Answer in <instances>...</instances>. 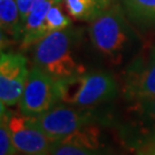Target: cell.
<instances>
[{
  "label": "cell",
  "mask_w": 155,
  "mask_h": 155,
  "mask_svg": "<svg viewBox=\"0 0 155 155\" xmlns=\"http://www.w3.org/2000/svg\"><path fill=\"white\" fill-rule=\"evenodd\" d=\"M68 14L76 21L92 22L111 6V0H63Z\"/></svg>",
  "instance_id": "cell-11"
},
{
  "label": "cell",
  "mask_w": 155,
  "mask_h": 155,
  "mask_svg": "<svg viewBox=\"0 0 155 155\" xmlns=\"http://www.w3.org/2000/svg\"><path fill=\"white\" fill-rule=\"evenodd\" d=\"M136 155H155V143H147L138 146Z\"/></svg>",
  "instance_id": "cell-18"
},
{
  "label": "cell",
  "mask_w": 155,
  "mask_h": 155,
  "mask_svg": "<svg viewBox=\"0 0 155 155\" xmlns=\"http://www.w3.org/2000/svg\"><path fill=\"white\" fill-rule=\"evenodd\" d=\"M70 24H71V20L67 15H64V13L62 12L61 2H58L51 7L46 15L44 25L45 35L47 36L51 32L63 30V29L70 27Z\"/></svg>",
  "instance_id": "cell-15"
},
{
  "label": "cell",
  "mask_w": 155,
  "mask_h": 155,
  "mask_svg": "<svg viewBox=\"0 0 155 155\" xmlns=\"http://www.w3.org/2000/svg\"><path fill=\"white\" fill-rule=\"evenodd\" d=\"M97 120L93 109L70 105H56L37 117L40 129L52 141L64 139L84 127L93 125Z\"/></svg>",
  "instance_id": "cell-5"
},
{
  "label": "cell",
  "mask_w": 155,
  "mask_h": 155,
  "mask_svg": "<svg viewBox=\"0 0 155 155\" xmlns=\"http://www.w3.org/2000/svg\"><path fill=\"white\" fill-rule=\"evenodd\" d=\"M131 22L140 29L155 28V0H123Z\"/></svg>",
  "instance_id": "cell-13"
},
{
  "label": "cell",
  "mask_w": 155,
  "mask_h": 155,
  "mask_svg": "<svg viewBox=\"0 0 155 155\" xmlns=\"http://www.w3.org/2000/svg\"><path fill=\"white\" fill-rule=\"evenodd\" d=\"M0 107V111L4 113L7 118L12 140L18 153L23 155L48 153L53 141L40 129L37 117L23 115L21 111L12 113L1 104Z\"/></svg>",
  "instance_id": "cell-7"
},
{
  "label": "cell",
  "mask_w": 155,
  "mask_h": 155,
  "mask_svg": "<svg viewBox=\"0 0 155 155\" xmlns=\"http://www.w3.org/2000/svg\"><path fill=\"white\" fill-rule=\"evenodd\" d=\"M43 1L45 0H16L17 8L20 12V17H21L23 25H24V22L27 21L29 14L33 11V8Z\"/></svg>",
  "instance_id": "cell-17"
},
{
  "label": "cell",
  "mask_w": 155,
  "mask_h": 155,
  "mask_svg": "<svg viewBox=\"0 0 155 155\" xmlns=\"http://www.w3.org/2000/svg\"><path fill=\"white\" fill-rule=\"evenodd\" d=\"M60 90L61 102L93 109L115 99L120 92V85L110 74L93 71L62 79L60 81Z\"/></svg>",
  "instance_id": "cell-3"
},
{
  "label": "cell",
  "mask_w": 155,
  "mask_h": 155,
  "mask_svg": "<svg viewBox=\"0 0 155 155\" xmlns=\"http://www.w3.org/2000/svg\"><path fill=\"white\" fill-rule=\"evenodd\" d=\"M48 153L51 155H107L100 144L84 141L74 136L53 141Z\"/></svg>",
  "instance_id": "cell-12"
},
{
  "label": "cell",
  "mask_w": 155,
  "mask_h": 155,
  "mask_svg": "<svg viewBox=\"0 0 155 155\" xmlns=\"http://www.w3.org/2000/svg\"><path fill=\"white\" fill-rule=\"evenodd\" d=\"M15 155H23V154H21V153H17V154H15Z\"/></svg>",
  "instance_id": "cell-21"
},
{
  "label": "cell",
  "mask_w": 155,
  "mask_h": 155,
  "mask_svg": "<svg viewBox=\"0 0 155 155\" xmlns=\"http://www.w3.org/2000/svg\"><path fill=\"white\" fill-rule=\"evenodd\" d=\"M62 1L63 0H45L33 8L23 25V35L21 39L23 47L36 45L46 36L44 30L46 15L52 6Z\"/></svg>",
  "instance_id": "cell-9"
},
{
  "label": "cell",
  "mask_w": 155,
  "mask_h": 155,
  "mask_svg": "<svg viewBox=\"0 0 155 155\" xmlns=\"http://www.w3.org/2000/svg\"><path fill=\"white\" fill-rule=\"evenodd\" d=\"M37 155H51L50 153H40V154H37Z\"/></svg>",
  "instance_id": "cell-20"
},
{
  "label": "cell",
  "mask_w": 155,
  "mask_h": 155,
  "mask_svg": "<svg viewBox=\"0 0 155 155\" xmlns=\"http://www.w3.org/2000/svg\"><path fill=\"white\" fill-rule=\"evenodd\" d=\"M27 59L21 54L5 53L0 55V104L12 107L20 102L28 81Z\"/></svg>",
  "instance_id": "cell-8"
},
{
  "label": "cell",
  "mask_w": 155,
  "mask_h": 155,
  "mask_svg": "<svg viewBox=\"0 0 155 155\" xmlns=\"http://www.w3.org/2000/svg\"><path fill=\"white\" fill-rule=\"evenodd\" d=\"M121 91L130 102L155 98V46L137 56L127 66Z\"/></svg>",
  "instance_id": "cell-6"
},
{
  "label": "cell",
  "mask_w": 155,
  "mask_h": 155,
  "mask_svg": "<svg viewBox=\"0 0 155 155\" xmlns=\"http://www.w3.org/2000/svg\"><path fill=\"white\" fill-rule=\"evenodd\" d=\"M147 143H155V132L152 133V134H150V137L145 140L143 144H147ZM143 144H140V145H143ZM140 145H139V146H140Z\"/></svg>",
  "instance_id": "cell-19"
},
{
  "label": "cell",
  "mask_w": 155,
  "mask_h": 155,
  "mask_svg": "<svg viewBox=\"0 0 155 155\" xmlns=\"http://www.w3.org/2000/svg\"><path fill=\"white\" fill-rule=\"evenodd\" d=\"M81 36V30L71 27L48 33L35 45L32 66L60 81L86 72L77 54Z\"/></svg>",
  "instance_id": "cell-1"
},
{
  "label": "cell",
  "mask_w": 155,
  "mask_h": 155,
  "mask_svg": "<svg viewBox=\"0 0 155 155\" xmlns=\"http://www.w3.org/2000/svg\"><path fill=\"white\" fill-rule=\"evenodd\" d=\"M18 152L12 140L11 131L8 127L7 118L5 114L1 113V120H0V155H15Z\"/></svg>",
  "instance_id": "cell-16"
},
{
  "label": "cell",
  "mask_w": 155,
  "mask_h": 155,
  "mask_svg": "<svg viewBox=\"0 0 155 155\" xmlns=\"http://www.w3.org/2000/svg\"><path fill=\"white\" fill-rule=\"evenodd\" d=\"M94 48L113 63H120L133 45V29L118 5L110 6L89 25Z\"/></svg>",
  "instance_id": "cell-2"
},
{
  "label": "cell",
  "mask_w": 155,
  "mask_h": 155,
  "mask_svg": "<svg viewBox=\"0 0 155 155\" xmlns=\"http://www.w3.org/2000/svg\"><path fill=\"white\" fill-rule=\"evenodd\" d=\"M0 24L2 33L15 40L22 39L23 24L16 0H0Z\"/></svg>",
  "instance_id": "cell-14"
},
{
  "label": "cell",
  "mask_w": 155,
  "mask_h": 155,
  "mask_svg": "<svg viewBox=\"0 0 155 155\" xmlns=\"http://www.w3.org/2000/svg\"><path fill=\"white\" fill-rule=\"evenodd\" d=\"M132 125L136 127L138 137V146L143 144L152 133L155 132V98L138 102H132L131 106ZM131 127V129H133Z\"/></svg>",
  "instance_id": "cell-10"
},
{
  "label": "cell",
  "mask_w": 155,
  "mask_h": 155,
  "mask_svg": "<svg viewBox=\"0 0 155 155\" xmlns=\"http://www.w3.org/2000/svg\"><path fill=\"white\" fill-rule=\"evenodd\" d=\"M61 102L60 79L52 77L40 68L32 66L18 102L23 115L38 117Z\"/></svg>",
  "instance_id": "cell-4"
}]
</instances>
